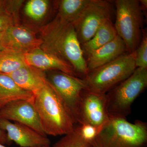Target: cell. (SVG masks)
<instances>
[{
  "label": "cell",
  "instance_id": "cell-1",
  "mask_svg": "<svg viewBox=\"0 0 147 147\" xmlns=\"http://www.w3.org/2000/svg\"><path fill=\"white\" fill-rule=\"evenodd\" d=\"M40 31V49L68 62L76 76L85 79L89 70L73 25L57 16Z\"/></svg>",
  "mask_w": 147,
  "mask_h": 147
},
{
  "label": "cell",
  "instance_id": "cell-2",
  "mask_svg": "<svg viewBox=\"0 0 147 147\" xmlns=\"http://www.w3.org/2000/svg\"><path fill=\"white\" fill-rule=\"evenodd\" d=\"M32 102L45 135H66L76 126L73 119L48 83L34 94Z\"/></svg>",
  "mask_w": 147,
  "mask_h": 147
},
{
  "label": "cell",
  "instance_id": "cell-3",
  "mask_svg": "<svg viewBox=\"0 0 147 147\" xmlns=\"http://www.w3.org/2000/svg\"><path fill=\"white\" fill-rule=\"evenodd\" d=\"M97 136L90 142L92 147H147V123L137 120L109 116Z\"/></svg>",
  "mask_w": 147,
  "mask_h": 147
},
{
  "label": "cell",
  "instance_id": "cell-4",
  "mask_svg": "<svg viewBox=\"0 0 147 147\" xmlns=\"http://www.w3.org/2000/svg\"><path fill=\"white\" fill-rule=\"evenodd\" d=\"M134 53H126L114 61L90 71L85 79L86 89L106 94L127 79L137 68Z\"/></svg>",
  "mask_w": 147,
  "mask_h": 147
},
{
  "label": "cell",
  "instance_id": "cell-5",
  "mask_svg": "<svg viewBox=\"0 0 147 147\" xmlns=\"http://www.w3.org/2000/svg\"><path fill=\"white\" fill-rule=\"evenodd\" d=\"M147 86V69L137 67L127 79L106 94L109 116L126 119L131 105Z\"/></svg>",
  "mask_w": 147,
  "mask_h": 147
},
{
  "label": "cell",
  "instance_id": "cell-6",
  "mask_svg": "<svg viewBox=\"0 0 147 147\" xmlns=\"http://www.w3.org/2000/svg\"><path fill=\"white\" fill-rule=\"evenodd\" d=\"M115 28L123 40L127 52L132 53L141 42L144 29V13L138 0H116Z\"/></svg>",
  "mask_w": 147,
  "mask_h": 147
},
{
  "label": "cell",
  "instance_id": "cell-7",
  "mask_svg": "<svg viewBox=\"0 0 147 147\" xmlns=\"http://www.w3.org/2000/svg\"><path fill=\"white\" fill-rule=\"evenodd\" d=\"M47 78L75 124L79 125L80 97L82 90L86 89L85 80L57 70L50 71Z\"/></svg>",
  "mask_w": 147,
  "mask_h": 147
},
{
  "label": "cell",
  "instance_id": "cell-8",
  "mask_svg": "<svg viewBox=\"0 0 147 147\" xmlns=\"http://www.w3.org/2000/svg\"><path fill=\"white\" fill-rule=\"evenodd\" d=\"M113 9L110 1L89 0L79 18L73 24L80 44L91 39L105 21L111 19Z\"/></svg>",
  "mask_w": 147,
  "mask_h": 147
},
{
  "label": "cell",
  "instance_id": "cell-9",
  "mask_svg": "<svg viewBox=\"0 0 147 147\" xmlns=\"http://www.w3.org/2000/svg\"><path fill=\"white\" fill-rule=\"evenodd\" d=\"M80 123H87L100 127L109 119L106 94H99L83 90L79 104Z\"/></svg>",
  "mask_w": 147,
  "mask_h": 147
},
{
  "label": "cell",
  "instance_id": "cell-10",
  "mask_svg": "<svg viewBox=\"0 0 147 147\" xmlns=\"http://www.w3.org/2000/svg\"><path fill=\"white\" fill-rule=\"evenodd\" d=\"M2 44L4 49L25 54L40 48L42 40L30 28L17 24L10 26L4 32Z\"/></svg>",
  "mask_w": 147,
  "mask_h": 147
},
{
  "label": "cell",
  "instance_id": "cell-11",
  "mask_svg": "<svg viewBox=\"0 0 147 147\" xmlns=\"http://www.w3.org/2000/svg\"><path fill=\"white\" fill-rule=\"evenodd\" d=\"M0 128L6 132L9 143L13 142L21 147L50 146V140L46 135L25 125L0 118Z\"/></svg>",
  "mask_w": 147,
  "mask_h": 147
},
{
  "label": "cell",
  "instance_id": "cell-12",
  "mask_svg": "<svg viewBox=\"0 0 147 147\" xmlns=\"http://www.w3.org/2000/svg\"><path fill=\"white\" fill-rule=\"evenodd\" d=\"M0 118L25 125L46 135L41 127L32 100H20L8 103L0 109Z\"/></svg>",
  "mask_w": 147,
  "mask_h": 147
},
{
  "label": "cell",
  "instance_id": "cell-13",
  "mask_svg": "<svg viewBox=\"0 0 147 147\" xmlns=\"http://www.w3.org/2000/svg\"><path fill=\"white\" fill-rule=\"evenodd\" d=\"M27 65L45 71L57 70L76 76L72 65L59 57L40 48L24 54Z\"/></svg>",
  "mask_w": 147,
  "mask_h": 147
},
{
  "label": "cell",
  "instance_id": "cell-14",
  "mask_svg": "<svg viewBox=\"0 0 147 147\" xmlns=\"http://www.w3.org/2000/svg\"><path fill=\"white\" fill-rule=\"evenodd\" d=\"M126 53L128 52L125 44L118 35L87 57L86 61L89 72L109 63Z\"/></svg>",
  "mask_w": 147,
  "mask_h": 147
},
{
  "label": "cell",
  "instance_id": "cell-15",
  "mask_svg": "<svg viewBox=\"0 0 147 147\" xmlns=\"http://www.w3.org/2000/svg\"><path fill=\"white\" fill-rule=\"evenodd\" d=\"M8 76L21 88L34 94L48 83L45 71L28 65L16 69Z\"/></svg>",
  "mask_w": 147,
  "mask_h": 147
},
{
  "label": "cell",
  "instance_id": "cell-16",
  "mask_svg": "<svg viewBox=\"0 0 147 147\" xmlns=\"http://www.w3.org/2000/svg\"><path fill=\"white\" fill-rule=\"evenodd\" d=\"M117 36L112 19L106 20L91 39L81 44L84 57L86 59L90 54L110 42Z\"/></svg>",
  "mask_w": 147,
  "mask_h": 147
},
{
  "label": "cell",
  "instance_id": "cell-17",
  "mask_svg": "<svg viewBox=\"0 0 147 147\" xmlns=\"http://www.w3.org/2000/svg\"><path fill=\"white\" fill-rule=\"evenodd\" d=\"M34 94L21 88L8 75L0 74V109L20 100H32Z\"/></svg>",
  "mask_w": 147,
  "mask_h": 147
},
{
  "label": "cell",
  "instance_id": "cell-18",
  "mask_svg": "<svg viewBox=\"0 0 147 147\" xmlns=\"http://www.w3.org/2000/svg\"><path fill=\"white\" fill-rule=\"evenodd\" d=\"M89 0H62L59 3L57 16L72 25L78 19Z\"/></svg>",
  "mask_w": 147,
  "mask_h": 147
},
{
  "label": "cell",
  "instance_id": "cell-19",
  "mask_svg": "<svg viewBox=\"0 0 147 147\" xmlns=\"http://www.w3.org/2000/svg\"><path fill=\"white\" fill-rule=\"evenodd\" d=\"M27 65L24 54L6 49L0 51V74L9 75Z\"/></svg>",
  "mask_w": 147,
  "mask_h": 147
},
{
  "label": "cell",
  "instance_id": "cell-20",
  "mask_svg": "<svg viewBox=\"0 0 147 147\" xmlns=\"http://www.w3.org/2000/svg\"><path fill=\"white\" fill-rule=\"evenodd\" d=\"M50 3L47 0H30L24 7V13L33 21H40L48 12Z\"/></svg>",
  "mask_w": 147,
  "mask_h": 147
},
{
  "label": "cell",
  "instance_id": "cell-21",
  "mask_svg": "<svg viewBox=\"0 0 147 147\" xmlns=\"http://www.w3.org/2000/svg\"><path fill=\"white\" fill-rule=\"evenodd\" d=\"M52 147H92L90 142L82 137L76 126L73 131L65 135Z\"/></svg>",
  "mask_w": 147,
  "mask_h": 147
},
{
  "label": "cell",
  "instance_id": "cell-22",
  "mask_svg": "<svg viewBox=\"0 0 147 147\" xmlns=\"http://www.w3.org/2000/svg\"><path fill=\"white\" fill-rule=\"evenodd\" d=\"M134 53L137 67L147 69V34L146 29L143 30L142 40Z\"/></svg>",
  "mask_w": 147,
  "mask_h": 147
},
{
  "label": "cell",
  "instance_id": "cell-23",
  "mask_svg": "<svg viewBox=\"0 0 147 147\" xmlns=\"http://www.w3.org/2000/svg\"><path fill=\"white\" fill-rule=\"evenodd\" d=\"M76 126L82 137L90 143L97 136L100 128L87 123L78 125Z\"/></svg>",
  "mask_w": 147,
  "mask_h": 147
},
{
  "label": "cell",
  "instance_id": "cell-24",
  "mask_svg": "<svg viewBox=\"0 0 147 147\" xmlns=\"http://www.w3.org/2000/svg\"><path fill=\"white\" fill-rule=\"evenodd\" d=\"M24 2L21 0L7 1V13L13 17L14 25L18 24V12Z\"/></svg>",
  "mask_w": 147,
  "mask_h": 147
},
{
  "label": "cell",
  "instance_id": "cell-25",
  "mask_svg": "<svg viewBox=\"0 0 147 147\" xmlns=\"http://www.w3.org/2000/svg\"><path fill=\"white\" fill-rule=\"evenodd\" d=\"M13 25H14V21L12 16L7 13H0V33L5 31Z\"/></svg>",
  "mask_w": 147,
  "mask_h": 147
},
{
  "label": "cell",
  "instance_id": "cell-26",
  "mask_svg": "<svg viewBox=\"0 0 147 147\" xmlns=\"http://www.w3.org/2000/svg\"><path fill=\"white\" fill-rule=\"evenodd\" d=\"M9 143L7 140V136L6 133H5V131H3L0 128V144L4 145Z\"/></svg>",
  "mask_w": 147,
  "mask_h": 147
},
{
  "label": "cell",
  "instance_id": "cell-27",
  "mask_svg": "<svg viewBox=\"0 0 147 147\" xmlns=\"http://www.w3.org/2000/svg\"><path fill=\"white\" fill-rule=\"evenodd\" d=\"M7 13V1L0 0V13Z\"/></svg>",
  "mask_w": 147,
  "mask_h": 147
},
{
  "label": "cell",
  "instance_id": "cell-28",
  "mask_svg": "<svg viewBox=\"0 0 147 147\" xmlns=\"http://www.w3.org/2000/svg\"><path fill=\"white\" fill-rule=\"evenodd\" d=\"M140 6L142 9L143 13L146 12L147 8V0H140L139 1Z\"/></svg>",
  "mask_w": 147,
  "mask_h": 147
},
{
  "label": "cell",
  "instance_id": "cell-29",
  "mask_svg": "<svg viewBox=\"0 0 147 147\" xmlns=\"http://www.w3.org/2000/svg\"><path fill=\"white\" fill-rule=\"evenodd\" d=\"M4 32H3L2 33H0V51L4 49L3 48L2 46V38L3 34Z\"/></svg>",
  "mask_w": 147,
  "mask_h": 147
},
{
  "label": "cell",
  "instance_id": "cell-30",
  "mask_svg": "<svg viewBox=\"0 0 147 147\" xmlns=\"http://www.w3.org/2000/svg\"><path fill=\"white\" fill-rule=\"evenodd\" d=\"M0 147H7L4 146V145L0 144Z\"/></svg>",
  "mask_w": 147,
  "mask_h": 147
},
{
  "label": "cell",
  "instance_id": "cell-31",
  "mask_svg": "<svg viewBox=\"0 0 147 147\" xmlns=\"http://www.w3.org/2000/svg\"><path fill=\"white\" fill-rule=\"evenodd\" d=\"M37 147H50V146H40Z\"/></svg>",
  "mask_w": 147,
  "mask_h": 147
}]
</instances>
